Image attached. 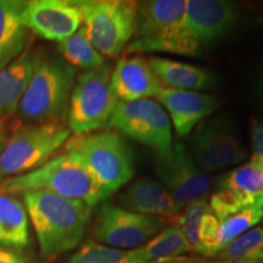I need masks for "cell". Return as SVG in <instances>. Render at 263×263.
<instances>
[{
	"label": "cell",
	"mask_w": 263,
	"mask_h": 263,
	"mask_svg": "<svg viewBox=\"0 0 263 263\" xmlns=\"http://www.w3.org/2000/svg\"><path fill=\"white\" fill-rule=\"evenodd\" d=\"M22 201L45 258L80 248L89 230L93 207L48 192L24 193Z\"/></svg>",
	"instance_id": "6da1fadb"
},
{
	"label": "cell",
	"mask_w": 263,
	"mask_h": 263,
	"mask_svg": "<svg viewBox=\"0 0 263 263\" xmlns=\"http://www.w3.org/2000/svg\"><path fill=\"white\" fill-rule=\"evenodd\" d=\"M186 0L137 2V22L126 54L199 55L185 25Z\"/></svg>",
	"instance_id": "7a4b0ae2"
},
{
	"label": "cell",
	"mask_w": 263,
	"mask_h": 263,
	"mask_svg": "<svg viewBox=\"0 0 263 263\" xmlns=\"http://www.w3.org/2000/svg\"><path fill=\"white\" fill-rule=\"evenodd\" d=\"M27 192H48L84 202L93 209L111 196L95 182L77 157L66 151L51 157L38 168L0 184V193L18 195Z\"/></svg>",
	"instance_id": "3957f363"
},
{
	"label": "cell",
	"mask_w": 263,
	"mask_h": 263,
	"mask_svg": "<svg viewBox=\"0 0 263 263\" xmlns=\"http://www.w3.org/2000/svg\"><path fill=\"white\" fill-rule=\"evenodd\" d=\"M76 82V70L61 58L38 52L37 64L17 114L27 123H62Z\"/></svg>",
	"instance_id": "277c9868"
},
{
	"label": "cell",
	"mask_w": 263,
	"mask_h": 263,
	"mask_svg": "<svg viewBox=\"0 0 263 263\" xmlns=\"http://www.w3.org/2000/svg\"><path fill=\"white\" fill-rule=\"evenodd\" d=\"M99 185L112 195L133 178L136 163L122 134L111 128L70 137L65 144Z\"/></svg>",
	"instance_id": "5b68a950"
},
{
	"label": "cell",
	"mask_w": 263,
	"mask_h": 263,
	"mask_svg": "<svg viewBox=\"0 0 263 263\" xmlns=\"http://www.w3.org/2000/svg\"><path fill=\"white\" fill-rule=\"evenodd\" d=\"M82 27L104 58L115 59L126 50L137 22V2L128 0H76Z\"/></svg>",
	"instance_id": "8992f818"
},
{
	"label": "cell",
	"mask_w": 263,
	"mask_h": 263,
	"mask_svg": "<svg viewBox=\"0 0 263 263\" xmlns=\"http://www.w3.org/2000/svg\"><path fill=\"white\" fill-rule=\"evenodd\" d=\"M71 132L64 123H26L6 138L0 153V174L22 176L38 168L70 139Z\"/></svg>",
	"instance_id": "52a82bcc"
},
{
	"label": "cell",
	"mask_w": 263,
	"mask_h": 263,
	"mask_svg": "<svg viewBox=\"0 0 263 263\" xmlns=\"http://www.w3.org/2000/svg\"><path fill=\"white\" fill-rule=\"evenodd\" d=\"M112 67L105 62L94 70L83 71L76 77L67 114V127L74 136L107 128L116 104L111 85Z\"/></svg>",
	"instance_id": "ba28073f"
},
{
	"label": "cell",
	"mask_w": 263,
	"mask_h": 263,
	"mask_svg": "<svg viewBox=\"0 0 263 263\" xmlns=\"http://www.w3.org/2000/svg\"><path fill=\"white\" fill-rule=\"evenodd\" d=\"M107 128L153 147L157 154L166 153L173 144L172 123L168 114L156 99L129 103L118 101Z\"/></svg>",
	"instance_id": "9c48e42d"
},
{
	"label": "cell",
	"mask_w": 263,
	"mask_h": 263,
	"mask_svg": "<svg viewBox=\"0 0 263 263\" xmlns=\"http://www.w3.org/2000/svg\"><path fill=\"white\" fill-rule=\"evenodd\" d=\"M166 228L162 218L139 215L121 206L104 203L91 224V239L118 250H136Z\"/></svg>",
	"instance_id": "30bf717a"
},
{
	"label": "cell",
	"mask_w": 263,
	"mask_h": 263,
	"mask_svg": "<svg viewBox=\"0 0 263 263\" xmlns=\"http://www.w3.org/2000/svg\"><path fill=\"white\" fill-rule=\"evenodd\" d=\"M155 172L163 188L182 209L206 199L211 188L210 177L200 168L186 146L178 141L166 153L157 154Z\"/></svg>",
	"instance_id": "8fae6325"
},
{
	"label": "cell",
	"mask_w": 263,
	"mask_h": 263,
	"mask_svg": "<svg viewBox=\"0 0 263 263\" xmlns=\"http://www.w3.org/2000/svg\"><path fill=\"white\" fill-rule=\"evenodd\" d=\"M192 133L190 154L203 172L234 166L248 157L241 140L226 120H203Z\"/></svg>",
	"instance_id": "7c38bea8"
},
{
	"label": "cell",
	"mask_w": 263,
	"mask_h": 263,
	"mask_svg": "<svg viewBox=\"0 0 263 263\" xmlns=\"http://www.w3.org/2000/svg\"><path fill=\"white\" fill-rule=\"evenodd\" d=\"M263 201V166L249 161L226 173L209 205L218 221Z\"/></svg>",
	"instance_id": "4fadbf2b"
},
{
	"label": "cell",
	"mask_w": 263,
	"mask_h": 263,
	"mask_svg": "<svg viewBox=\"0 0 263 263\" xmlns=\"http://www.w3.org/2000/svg\"><path fill=\"white\" fill-rule=\"evenodd\" d=\"M21 20L28 32L58 43L70 37L82 26L80 8L71 0L25 2Z\"/></svg>",
	"instance_id": "5bb4252c"
},
{
	"label": "cell",
	"mask_w": 263,
	"mask_h": 263,
	"mask_svg": "<svg viewBox=\"0 0 263 263\" xmlns=\"http://www.w3.org/2000/svg\"><path fill=\"white\" fill-rule=\"evenodd\" d=\"M239 18L238 6L226 0H186L185 25L200 52L224 37Z\"/></svg>",
	"instance_id": "9a60e30c"
},
{
	"label": "cell",
	"mask_w": 263,
	"mask_h": 263,
	"mask_svg": "<svg viewBox=\"0 0 263 263\" xmlns=\"http://www.w3.org/2000/svg\"><path fill=\"white\" fill-rule=\"evenodd\" d=\"M155 99L168 114L178 137H186L200 122L213 114L219 101L211 94L163 87Z\"/></svg>",
	"instance_id": "2e32d148"
},
{
	"label": "cell",
	"mask_w": 263,
	"mask_h": 263,
	"mask_svg": "<svg viewBox=\"0 0 263 263\" xmlns=\"http://www.w3.org/2000/svg\"><path fill=\"white\" fill-rule=\"evenodd\" d=\"M111 85L117 100L124 103L153 99L163 88L147 59L141 55L121 58L111 73Z\"/></svg>",
	"instance_id": "e0dca14e"
},
{
	"label": "cell",
	"mask_w": 263,
	"mask_h": 263,
	"mask_svg": "<svg viewBox=\"0 0 263 263\" xmlns=\"http://www.w3.org/2000/svg\"><path fill=\"white\" fill-rule=\"evenodd\" d=\"M118 202L128 211L162 219L176 217L183 210L162 184L151 178H140L130 183L120 194Z\"/></svg>",
	"instance_id": "ac0fdd59"
},
{
	"label": "cell",
	"mask_w": 263,
	"mask_h": 263,
	"mask_svg": "<svg viewBox=\"0 0 263 263\" xmlns=\"http://www.w3.org/2000/svg\"><path fill=\"white\" fill-rule=\"evenodd\" d=\"M37 59L38 51L28 45L17 59L0 70V121L3 123L17 114Z\"/></svg>",
	"instance_id": "d6986e66"
},
{
	"label": "cell",
	"mask_w": 263,
	"mask_h": 263,
	"mask_svg": "<svg viewBox=\"0 0 263 263\" xmlns=\"http://www.w3.org/2000/svg\"><path fill=\"white\" fill-rule=\"evenodd\" d=\"M147 61L166 88L199 91L215 85L212 72L200 66L160 57H150Z\"/></svg>",
	"instance_id": "ffe728a7"
},
{
	"label": "cell",
	"mask_w": 263,
	"mask_h": 263,
	"mask_svg": "<svg viewBox=\"0 0 263 263\" xmlns=\"http://www.w3.org/2000/svg\"><path fill=\"white\" fill-rule=\"evenodd\" d=\"M24 3L0 0V70L17 59L29 45V32L21 20Z\"/></svg>",
	"instance_id": "44dd1931"
},
{
	"label": "cell",
	"mask_w": 263,
	"mask_h": 263,
	"mask_svg": "<svg viewBox=\"0 0 263 263\" xmlns=\"http://www.w3.org/2000/svg\"><path fill=\"white\" fill-rule=\"evenodd\" d=\"M29 217L22 199L0 193V245L24 250L29 244Z\"/></svg>",
	"instance_id": "7402d4cb"
},
{
	"label": "cell",
	"mask_w": 263,
	"mask_h": 263,
	"mask_svg": "<svg viewBox=\"0 0 263 263\" xmlns=\"http://www.w3.org/2000/svg\"><path fill=\"white\" fill-rule=\"evenodd\" d=\"M136 257L144 263L166 262L193 252L192 245L176 224L166 227L146 244L133 250Z\"/></svg>",
	"instance_id": "603a6c76"
},
{
	"label": "cell",
	"mask_w": 263,
	"mask_h": 263,
	"mask_svg": "<svg viewBox=\"0 0 263 263\" xmlns=\"http://www.w3.org/2000/svg\"><path fill=\"white\" fill-rule=\"evenodd\" d=\"M263 218V201H259L255 205H251L234 215L218 221L215 235L207 246L202 256L206 258H211L217 252L226 246L228 242L238 238L245 232L261 222Z\"/></svg>",
	"instance_id": "cb8c5ba5"
},
{
	"label": "cell",
	"mask_w": 263,
	"mask_h": 263,
	"mask_svg": "<svg viewBox=\"0 0 263 263\" xmlns=\"http://www.w3.org/2000/svg\"><path fill=\"white\" fill-rule=\"evenodd\" d=\"M62 263H144L134 255L133 250H118L98 244L93 240H88L82 244L73 254H71ZM154 263H195L193 257L170 259L166 262Z\"/></svg>",
	"instance_id": "d4e9b609"
},
{
	"label": "cell",
	"mask_w": 263,
	"mask_h": 263,
	"mask_svg": "<svg viewBox=\"0 0 263 263\" xmlns=\"http://www.w3.org/2000/svg\"><path fill=\"white\" fill-rule=\"evenodd\" d=\"M58 51L65 62L73 68L77 67L84 71L94 70L106 62L85 35L82 26L70 37L58 43Z\"/></svg>",
	"instance_id": "484cf974"
},
{
	"label": "cell",
	"mask_w": 263,
	"mask_h": 263,
	"mask_svg": "<svg viewBox=\"0 0 263 263\" xmlns=\"http://www.w3.org/2000/svg\"><path fill=\"white\" fill-rule=\"evenodd\" d=\"M210 259L226 263H251L263 259V228L254 227L228 242Z\"/></svg>",
	"instance_id": "4316f807"
},
{
	"label": "cell",
	"mask_w": 263,
	"mask_h": 263,
	"mask_svg": "<svg viewBox=\"0 0 263 263\" xmlns=\"http://www.w3.org/2000/svg\"><path fill=\"white\" fill-rule=\"evenodd\" d=\"M210 211H211V207H210L209 202L206 199H202L185 206L180 213L177 215L176 226L182 230L184 236L192 245L193 251L195 252L200 245L199 230L201 221L206 213Z\"/></svg>",
	"instance_id": "83f0119b"
},
{
	"label": "cell",
	"mask_w": 263,
	"mask_h": 263,
	"mask_svg": "<svg viewBox=\"0 0 263 263\" xmlns=\"http://www.w3.org/2000/svg\"><path fill=\"white\" fill-rule=\"evenodd\" d=\"M251 162L263 166V120H255L251 126Z\"/></svg>",
	"instance_id": "f1b7e54d"
},
{
	"label": "cell",
	"mask_w": 263,
	"mask_h": 263,
	"mask_svg": "<svg viewBox=\"0 0 263 263\" xmlns=\"http://www.w3.org/2000/svg\"><path fill=\"white\" fill-rule=\"evenodd\" d=\"M0 263H43L38 258L26 254L24 250L0 245Z\"/></svg>",
	"instance_id": "f546056e"
},
{
	"label": "cell",
	"mask_w": 263,
	"mask_h": 263,
	"mask_svg": "<svg viewBox=\"0 0 263 263\" xmlns=\"http://www.w3.org/2000/svg\"><path fill=\"white\" fill-rule=\"evenodd\" d=\"M255 94H256V98H257L259 105H261L263 108V70L261 71V73L258 74L257 80H256Z\"/></svg>",
	"instance_id": "4dcf8cb0"
},
{
	"label": "cell",
	"mask_w": 263,
	"mask_h": 263,
	"mask_svg": "<svg viewBox=\"0 0 263 263\" xmlns=\"http://www.w3.org/2000/svg\"><path fill=\"white\" fill-rule=\"evenodd\" d=\"M5 140H6V137L3 133H0V153H2ZM0 184H2V174H0Z\"/></svg>",
	"instance_id": "1f68e13d"
},
{
	"label": "cell",
	"mask_w": 263,
	"mask_h": 263,
	"mask_svg": "<svg viewBox=\"0 0 263 263\" xmlns=\"http://www.w3.org/2000/svg\"><path fill=\"white\" fill-rule=\"evenodd\" d=\"M201 263H226V262H218V261H212V259H209V261H202ZM251 263H261V262H251Z\"/></svg>",
	"instance_id": "d6a6232c"
},
{
	"label": "cell",
	"mask_w": 263,
	"mask_h": 263,
	"mask_svg": "<svg viewBox=\"0 0 263 263\" xmlns=\"http://www.w3.org/2000/svg\"><path fill=\"white\" fill-rule=\"evenodd\" d=\"M3 124H4V123H3L2 121H0V133H2V128H3Z\"/></svg>",
	"instance_id": "836d02e7"
},
{
	"label": "cell",
	"mask_w": 263,
	"mask_h": 263,
	"mask_svg": "<svg viewBox=\"0 0 263 263\" xmlns=\"http://www.w3.org/2000/svg\"><path fill=\"white\" fill-rule=\"evenodd\" d=\"M262 263H263V259H262Z\"/></svg>",
	"instance_id": "e575fe53"
}]
</instances>
